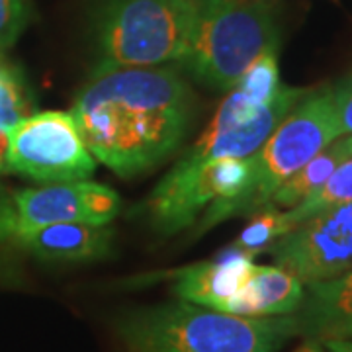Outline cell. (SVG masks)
Returning <instances> with one entry per match:
<instances>
[{
  "mask_svg": "<svg viewBox=\"0 0 352 352\" xmlns=\"http://www.w3.org/2000/svg\"><path fill=\"white\" fill-rule=\"evenodd\" d=\"M78 131L96 161L116 175H143L188 135L194 94L168 67L98 63L73 104Z\"/></svg>",
  "mask_w": 352,
  "mask_h": 352,
  "instance_id": "obj_1",
  "label": "cell"
},
{
  "mask_svg": "<svg viewBox=\"0 0 352 352\" xmlns=\"http://www.w3.org/2000/svg\"><path fill=\"white\" fill-rule=\"evenodd\" d=\"M113 331L127 352H278L298 337L294 315L241 317L182 300L127 311Z\"/></svg>",
  "mask_w": 352,
  "mask_h": 352,
  "instance_id": "obj_2",
  "label": "cell"
},
{
  "mask_svg": "<svg viewBox=\"0 0 352 352\" xmlns=\"http://www.w3.org/2000/svg\"><path fill=\"white\" fill-rule=\"evenodd\" d=\"M331 87L309 90L280 122L258 151L251 155V178L237 198L212 204L200 221V233L237 215H252L270 204L289 176L296 175L329 143L340 138Z\"/></svg>",
  "mask_w": 352,
  "mask_h": 352,
  "instance_id": "obj_3",
  "label": "cell"
},
{
  "mask_svg": "<svg viewBox=\"0 0 352 352\" xmlns=\"http://www.w3.org/2000/svg\"><path fill=\"white\" fill-rule=\"evenodd\" d=\"M280 47L274 14L264 0H196L182 67L201 85L231 90L261 55Z\"/></svg>",
  "mask_w": 352,
  "mask_h": 352,
  "instance_id": "obj_4",
  "label": "cell"
},
{
  "mask_svg": "<svg viewBox=\"0 0 352 352\" xmlns=\"http://www.w3.org/2000/svg\"><path fill=\"white\" fill-rule=\"evenodd\" d=\"M196 0H102L96 14L100 63L163 67L188 50Z\"/></svg>",
  "mask_w": 352,
  "mask_h": 352,
  "instance_id": "obj_5",
  "label": "cell"
},
{
  "mask_svg": "<svg viewBox=\"0 0 352 352\" xmlns=\"http://www.w3.org/2000/svg\"><path fill=\"white\" fill-rule=\"evenodd\" d=\"M10 173L39 184L88 180L96 159L88 151L71 112H36L10 129Z\"/></svg>",
  "mask_w": 352,
  "mask_h": 352,
  "instance_id": "obj_6",
  "label": "cell"
},
{
  "mask_svg": "<svg viewBox=\"0 0 352 352\" xmlns=\"http://www.w3.org/2000/svg\"><path fill=\"white\" fill-rule=\"evenodd\" d=\"M251 178V159H214L198 164L176 163L145 201L151 226L164 235L194 223L212 204L237 198Z\"/></svg>",
  "mask_w": 352,
  "mask_h": 352,
  "instance_id": "obj_7",
  "label": "cell"
},
{
  "mask_svg": "<svg viewBox=\"0 0 352 352\" xmlns=\"http://www.w3.org/2000/svg\"><path fill=\"white\" fill-rule=\"evenodd\" d=\"M122 201L112 188L92 182H57L14 192L0 198V243L57 223L108 226L120 214Z\"/></svg>",
  "mask_w": 352,
  "mask_h": 352,
  "instance_id": "obj_8",
  "label": "cell"
},
{
  "mask_svg": "<svg viewBox=\"0 0 352 352\" xmlns=\"http://www.w3.org/2000/svg\"><path fill=\"white\" fill-rule=\"evenodd\" d=\"M276 266L303 284L325 282L352 270V201L303 219L270 247Z\"/></svg>",
  "mask_w": 352,
  "mask_h": 352,
  "instance_id": "obj_9",
  "label": "cell"
},
{
  "mask_svg": "<svg viewBox=\"0 0 352 352\" xmlns=\"http://www.w3.org/2000/svg\"><path fill=\"white\" fill-rule=\"evenodd\" d=\"M307 88L280 87L278 94L266 104L261 112L249 122L241 124H226L219 120H212L206 127L200 139L184 153L178 163L198 164L214 159H247L263 147V143L270 138V133L280 126V122L292 112V108L307 94Z\"/></svg>",
  "mask_w": 352,
  "mask_h": 352,
  "instance_id": "obj_10",
  "label": "cell"
},
{
  "mask_svg": "<svg viewBox=\"0 0 352 352\" xmlns=\"http://www.w3.org/2000/svg\"><path fill=\"white\" fill-rule=\"evenodd\" d=\"M254 261L251 254L229 245L226 251L206 263L176 270L175 294L182 302L196 303L223 311L251 276Z\"/></svg>",
  "mask_w": 352,
  "mask_h": 352,
  "instance_id": "obj_11",
  "label": "cell"
},
{
  "mask_svg": "<svg viewBox=\"0 0 352 352\" xmlns=\"http://www.w3.org/2000/svg\"><path fill=\"white\" fill-rule=\"evenodd\" d=\"M113 229L94 223H57L28 231L10 245L43 263L82 264L106 258L112 251Z\"/></svg>",
  "mask_w": 352,
  "mask_h": 352,
  "instance_id": "obj_12",
  "label": "cell"
},
{
  "mask_svg": "<svg viewBox=\"0 0 352 352\" xmlns=\"http://www.w3.org/2000/svg\"><path fill=\"white\" fill-rule=\"evenodd\" d=\"M303 339L344 340L352 335V270L333 280L305 284V296L294 314Z\"/></svg>",
  "mask_w": 352,
  "mask_h": 352,
  "instance_id": "obj_13",
  "label": "cell"
},
{
  "mask_svg": "<svg viewBox=\"0 0 352 352\" xmlns=\"http://www.w3.org/2000/svg\"><path fill=\"white\" fill-rule=\"evenodd\" d=\"M305 284L280 266L254 264L247 284L227 303L223 314L241 317L294 315L303 302Z\"/></svg>",
  "mask_w": 352,
  "mask_h": 352,
  "instance_id": "obj_14",
  "label": "cell"
},
{
  "mask_svg": "<svg viewBox=\"0 0 352 352\" xmlns=\"http://www.w3.org/2000/svg\"><path fill=\"white\" fill-rule=\"evenodd\" d=\"M352 159V135H340L329 143L323 151H319L307 164L292 175L274 192L270 204L276 208H296L300 201L311 196L315 190L321 188L340 164Z\"/></svg>",
  "mask_w": 352,
  "mask_h": 352,
  "instance_id": "obj_15",
  "label": "cell"
},
{
  "mask_svg": "<svg viewBox=\"0 0 352 352\" xmlns=\"http://www.w3.org/2000/svg\"><path fill=\"white\" fill-rule=\"evenodd\" d=\"M294 227L296 226L292 223L288 212H282L276 206L266 204L251 215V221L241 231L239 237L233 241V247L254 258L261 252L270 251V247Z\"/></svg>",
  "mask_w": 352,
  "mask_h": 352,
  "instance_id": "obj_16",
  "label": "cell"
},
{
  "mask_svg": "<svg viewBox=\"0 0 352 352\" xmlns=\"http://www.w3.org/2000/svg\"><path fill=\"white\" fill-rule=\"evenodd\" d=\"M346 201H352V159L340 164L321 188H317L311 196L292 208L288 215L292 223L298 226L311 215Z\"/></svg>",
  "mask_w": 352,
  "mask_h": 352,
  "instance_id": "obj_17",
  "label": "cell"
},
{
  "mask_svg": "<svg viewBox=\"0 0 352 352\" xmlns=\"http://www.w3.org/2000/svg\"><path fill=\"white\" fill-rule=\"evenodd\" d=\"M32 92L22 73L0 57V127H12L30 116Z\"/></svg>",
  "mask_w": 352,
  "mask_h": 352,
  "instance_id": "obj_18",
  "label": "cell"
},
{
  "mask_svg": "<svg viewBox=\"0 0 352 352\" xmlns=\"http://www.w3.org/2000/svg\"><path fill=\"white\" fill-rule=\"evenodd\" d=\"M28 16L25 0H0V57L20 36Z\"/></svg>",
  "mask_w": 352,
  "mask_h": 352,
  "instance_id": "obj_19",
  "label": "cell"
},
{
  "mask_svg": "<svg viewBox=\"0 0 352 352\" xmlns=\"http://www.w3.org/2000/svg\"><path fill=\"white\" fill-rule=\"evenodd\" d=\"M331 94L342 135H352V73L331 87Z\"/></svg>",
  "mask_w": 352,
  "mask_h": 352,
  "instance_id": "obj_20",
  "label": "cell"
},
{
  "mask_svg": "<svg viewBox=\"0 0 352 352\" xmlns=\"http://www.w3.org/2000/svg\"><path fill=\"white\" fill-rule=\"evenodd\" d=\"M10 129L12 127H0V175L10 173L8 153H10Z\"/></svg>",
  "mask_w": 352,
  "mask_h": 352,
  "instance_id": "obj_21",
  "label": "cell"
},
{
  "mask_svg": "<svg viewBox=\"0 0 352 352\" xmlns=\"http://www.w3.org/2000/svg\"><path fill=\"white\" fill-rule=\"evenodd\" d=\"M327 352H352V339L346 340H325Z\"/></svg>",
  "mask_w": 352,
  "mask_h": 352,
  "instance_id": "obj_22",
  "label": "cell"
},
{
  "mask_svg": "<svg viewBox=\"0 0 352 352\" xmlns=\"http://www.w3.org/2000/svg\"><path fill=\"white\" fill-rule=\"evenodd\" d=\"M294 352H327V349H325V344L321 340L305 339Z\"/></svg>",
  "mask_w": 352,
  "mask_h": 352,
  "instance_id": "obj_23",
  "label": "cell"
},
{
  "mask_svg": "<svg viewBox=\"0 0 352 352\" xmlns=\"http://www.w3.org/2000/svg\"><path fill=\"white\" fill-rule=\"evenodd\" d=\"M349 339H352V335H351V337H349ZM344 340H346V339H344Z\"/></svg>",
  "mask_w": 352,
  "mask_h": 352,
  "instance_id": "obj_24",
  "label": "cell"
}]
</instances>
